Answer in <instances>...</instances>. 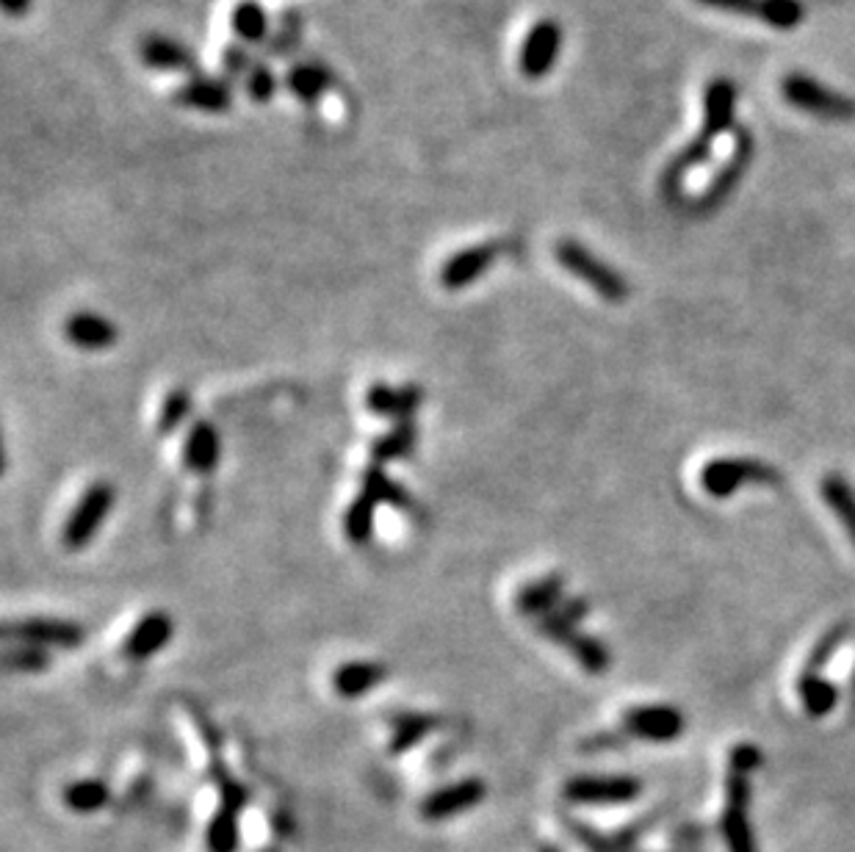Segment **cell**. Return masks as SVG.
Here are the masks:
<instances>
[{"mask_svg":"<svg viewBox=\"0 0 855 852\" xmlns=\"http://www.w3.org/2000/svg\"><path fill=\"white\" fill-rule=\"evenodd\" d=\"M736 116V87L729 78H718L703 92V127L701 136L718 142L723 133L734 127Z\"/></svg>","mask_w":855,"mask_h":852,"instance_id":"9a60e30c","label":"cell"},{"mask_svg":"<svg viewBox=\"0 0 855 852\" xmlns=\"http://www.w3.org/2000/svg\"><path fill=\"white\" fill-rule=\"evenodd\" d=\"M47 662H51V657H47V653L36 646L25 648V651H12L7 657L9 668L23 670V673H36V670L47 668Z\"/></svg>","mask_w":855,"mask_h":852,"instance_id":"ab89813d","label":"cell"},{"mask_svg":"<svg viewBox=\"0 0 855 852\" xmlns=\"http://www.w3.org/2000/svg\"><path fill=\"white\" fill-rule=\"evenodd\" d=\"M554 258H557V264L563 266L565 271H570V274L579 277L581 282H587L601 300L612 302V305H620V302L629 300L626 277L620 274L618 269H612L607 260L598 258L596 253H590L585 244L574 242V238H563V242L554 247Z\"/></svg>","mask_w":855,"mask_h":852,"instance_id":"6da1fadb","label":"cell"},{"mask_svg":"<svg viewBox=\"0 0 855 852\" xmlns=\"http://www.w3.org/2000/svg\"><path fill=\"white\" fill-rule=\"evenodd\" d=\"M437 720L430 715H402L393 720V742L391 753H404L413 744H419L421 739L430 731H435Z\"/></svg>","mask_w":855,"mask_h":852,"instance_id":"836d02e7","label":"cell"},{"mask_svg":"<svg viewBox=\"0 0 855 852\" xmlns=\"http://www.w3.org/2000/svg\"><path fill=\"white\" fill-rule=\"evenodd\" d=\"M563 601H565V576H559V573H548V576L526 584V587L518 593L515 604L521 615L543 617L548 615V612L557 609Z\"/></svg>","mask_w":855,"mask_h":852,"instance_id":"44dd1931","label":"cell"},{"mask_svg":"<svg viewBox=\"0 0 855 852\" xmlns=\"http://www.w3.org/2000/svg\"><path fill=\"white\" fill-rule=\"evenodd\" d=\"M208 850L211 852H236L238 850V811L222 806L216 817L208 825Z\"/></svg>","mask_w":855,"mask_h":852,"instance_id":"1f68e13d","label":"cell"},{"mask_svg":"<svg viewBox=\"0 0 855 852\" xmlns=\"http://www.w3.org/2000/svg\"><path fill=\"white\" fill-rule=\"evenodd\" d=\"M488 795V786L479 781V777H465L452 786H443V789L432 792L424 803H421V817L426 822H443V819H452L457 814L471 811Z\"/></svg>","mask_w":855,"mask_h":852,"instance_id":"9c48e42d","label":"cell"},{"mask_svg":"<svg viewBox=\"0 0 855 852\" xmlns=\"http://www.w3.org/2000/svg\"><path fill=\"white\" fill-rule=\"evenodd\" d=\"M62 800L75 814H98L109 806L111 792L98 777H84V781H75L62 792Z\"/></svg>","mask_w":855,"mask_h":852,"instance_id":"4316f807","label":"cell"},{"mask_svg":"<svg viewBox=\"0 0 855 852\" xmlns=\"http://www.w3.org/2000/svg\"><path fill=\"white\" fill-rule=\"evenodd\" d=\"M568 648H570V653H574L576 662H579L581 668H585L587 673H592V675L607 673L609 662H612V659H609L607 646H603L601 639L587 637V634H576V637L570 639Z\"/></svg>","mask_w":855,"mask_h":852,"instance_id":"d590c367","label":"cell"},{"mask_svg":"<svg viewBox=\"0 0 855 852\" xmlns=\"http://www.w3.org/2000/svg\"><path fill=\"white\" fill-rule=\"evenodd\" d=\"M244 87H247V94L255 100V103H269L271 98L277 94V76L275 69H271L269 61H260L249 69V76L244 78Z\"/></svg>","mask_w":855,"mask_h":852,"instance_id":"8d00e7d4","label":"cell"},{"mask_svg":"<svg viewBox=\"0 0 855 852\" xmlns=\"http://www.w3.org/2000/svg\"><path fill=\"white\" fill-rule=\"evenodd\" d=\"M175 634V623L167 612H149L142 620L136 623L131 634L125 639V657L133 662H142V659L155 657L167 646Z\"/></svg>","mask_w":855,"mask_h":852,"instance_id":"2e32d148","label":"cell"},{"mask_svg":"<svg viewBox=\"0 0 855 852\" xmlns=\"http://www.w3.org/2000/svg\"><path fill=\"white\" fill-rule=\"evenodd\" d=\"M219 455H222V451H219L216 429H213L208 421H197V424L191 426V433L184 446L186 468H191V471L197 473H206L216 466Z\"/></svg>","mask_w":855,"mask_h":852,"instance_id":"d4e9b609","label":"cell"},{"mask_svg":"<svg viewBox=\"0 0 855 852\" xmlns=\"http://www.w3.org/2000/svg\"><path fill=\"white\" fill-rule=\"evenodd\" d=\"M623 726L645 742H673L684 733V715L676 706H637L626 711Z\"/></svg>","mask_w":855,"mask_h":852,"instance_id":"4fadbf2b","label":"cell"},{"mask_svg":"<svg viewBox=\"0 0 855 852\" xmlns=\"http://www.w3.org/2000/svg\"><path fill=\"white\" fill-rule=\"evenodd\" d=\"M335 78L322 61H313V58H302V61H293L286 72V87L293 98L302 105H317L324 94L333 89Z\"/></svg>","mask_w":855,"mask_h":852,"instance_id":"d6986e66","label":"cell"},{"mask_svg":"<svg viewBox=\"0 0 855 852\" xmlns=\"http://www.w3.org/2000/svg\"><path fill=\"white\" fill-rule=\"evenodd\" d=\"M173 100L184 109L206 111V114H222L233 105V83L224 76H191L186 83L175 89Z\"/></svg>","mask_w":855,"mask_h":852,"instance_id":"7c38bea8","label":"cell"},{"mask_svg":"<svg viewBox=\"0 0 855 852\" xmlns=\"http://www.w3.org/2000/svg\"><path fill=\"white\" fill-rule=\"evenodd\" d=\"M590 615V601L587 598H568L554 612L543 615L537 620V631L543 637L554 639L559 646H570V639L579 634V623Z\"/></svg>","mask_w":855,"mask_h":852,"instance_id":"ffe728a7","label":"cell"},{"mask_svg":"<svg viewBox=\"0 0 855 852\" xmlns=\"http://www.w3.org/2000/svg\"><path fill=\"white\" fill-rule=\"evenodd\" d=\"M729 766L736 775H751L753 770L762 766V750L753 748V744H736L729 755Z\"/></svg>","mask_w":855,"mask_h":852,"instance_id":"60d3db41","label":"cell"},{"mask_svg":"<svg viewBox=\"0 0 855 852\" xmlns=\"http://www.w3.org/2000/svg\"><path fill=\"white\" fill-rule=\"evenodd\" d=\"M64 335H67L69 344L84 351L111 349V346L116 344V338H120L114 324L92 311L73 313V316L67 318V324H64Z\"/></svg>","mask_w":855,"mask_h":852,"instance_id":"e0dca14e","label":"cell"},{"mask_svg":"<svg viewBox=\"0 0 855 852\" xmlns=\"http://www.w3.org/2000/svg\"><path fill=\"white\" fill-rule=\"evenodd\" d=\"M703 7L720 9L742 18H756L773 29L789 31L803 23L806 9L800 0H701Z\"/></svg>","mask_w":855,"mask_h":852,"instance_id":"ba28073f","label":"cell"},{"mask_svg":"<svg viewBox=\"0 0 855 852\" xmlns=\"http://www.w3.org/2000/svg\"><path fill=\"white\" fill-rule=\"evenodd\" d=\"M388 675L385 664L379 662H346L335 670V690L341 697H363L366 692H371L374 686H379Z\"/></svg>","mask_w":855,"mask_h":852,"instance_id":"cb8c5ba5","label":"cell"},{"mask_svg":"<svg viewBox=\"0 0 855 852\" xmlns=\"http://www.w3.org/2000/svg\"><path fill=\"white\" fill-rule=\"evenodd\" d=\"M643 795V784L632 775H576L563 786V797L576 806H623Z\"/></svg>","mask_w":855,"mask_h":852,"instance_id":"5b68a950","label":"cell"},{"mask_svg":"<svg viewBox=\"0 0 855 852\" xmlns=\"http://www.w3.org/2000/svg\"><path fill=\"white\" fill-rule=\"evenodd\" d=\"M116 504V490L109 482H95L87 493L81 495V502L75 504L73 515L67 518L62 531V542L69 551H81L89 542L95 540V535L100 531L103 520L109 518V513Z\"/></svg>","mask_w":855,"mask_h":852,"instance_id":"277c9868","label":"cell"},{"mask_svg":"<svg viewBox=\"0 0 855 852\" xmlns=\"http://www.w3.org/2000/svg\"><path fill=\"white\" fill-rule=\"evenodd\" d=\"M31 7V0H3V9H7L9 14H25Z\"/></svg>","mask_w":855,"mask_h":852,"instance_id":"b9f144b4","label":"cell"},{"mask_svg":"<svg viewBox=\"0 0 855 852\" xmlns=\"http://www.w3.org/2000/svg\"><path fill=\"white\" fill-rule=\"evenodd\" d=\"M540 852H559V850H554V847H543V850H540Z\"/></svg>","mask_w":855,"mask_h":852,"instance_id":"ee69618b","label":"cell"},{"mask_svg":"<svg viewBox=\"0 0 855 852\" xmlns=\"http://www.w3.org/2000/svg\"><path fill=\"white\" fill-rule=\"evenodd\" d=\"M191 410V396L186 391H173L167 396V402H164V410H162V418H158V426H162V433H175L180 424L186 421V415H189Z\"/></svg>","mask_w":855,"mask_h":852,"instance_id":"f35d334b","label":"cell"},{"mask_svg":"<svg viewBox=\"0 0 855 852\" xmlns=\"http://www.w3.org/2000/svg\"><path fill=\"white\" fill-rule=\"evenodd\" d=\"M7 634L25 639L36 648H67V651L78 648L87 639L78 623L58 620V617H29V620L12 623Z\"/></svg>","mask_w":855,"mask_h":852,"instance_id":"8fae6325","label":"cell"},{"mask_svg":"<svg viewBox=\"0 0 855 852\" xmlns=\"http://www.w3.org/2000/svg\"><path fill=\"white\" fill-rule=\"evenodd\" d=\"M421 402H424V391L419 385H404L397 391L385 382H374L366 393L368 413L393 421H410V415L421 407Z\"/></svg>","mask_w":855,"mask_h":852,"instance_id":"ac0fdd59","label":"cell"},{"mask_svg":"<svg viewBox=\"0 0 855 852\" xmlns=\"http://www.w3.org/2000/svg\"><path fill=\"white\" fill-rule=\"evenodd\" d=\"M850 708H853V715H855V675H853V695H850Z\"/></svg>","mask_w":855,"mask_h":852,"instance_id":"7bdbcfd3","label":"cell"},{"mask_svg":"<svg viewBox=\"0 0 855 852\" xmlns=\"http://www.w3.org/2000/svg\"><path fill=\"white\" fill-rule=\"evenodd\" d=\"M258 64V58L249 53L247 45H242V42H233V45H227L222 51V72L227 81H238V78H247L249 76V69Z\"/></svg>","mask_w":855,"mask_h":852,"instance_id":"74e56055","label":"cell"},{"mask_svg":"<svg viewBox=\"0 0 855 852\" xmlns=\"http://www.w3.org/2000/svg\"><path fill=\"white\" fill-rule=\"evenodd\" d=\"M781 473L762 460L751 457H723L703 466L701 487L714 498H729L742 484H778Z\"/></svg>","mask_w":855,"mask_h":852,"instance_id":"3957f363","label":"cell"},{"mask_svg":"<svg viewBox=\"0 0 855 852\" xmlns=\"http://www.w3.org/2000/svg\"><path fill=\"white\" fill-rule=\"evenodd\" d=\"M747 806H751V784L747 775H736L731 772L729 784H725V811L720 819V830L729 844V852H758L756 836H753L751 817H747Z\"/></svg>","mask_w":855,"mask_h":852,"instance_id":"8992f818","label":"cell"},{"mask_svg":"<svg viewBox=\"0 0 855 852\" xmlns=\"http://www.w3.org/2000/svg\"><path fill=\"white\" fill-rule=\"evenodd\" d=\"M230 29L242 45H266L271 36V18L258 0H238L230 14Z\"/></svg>","mask_w":855,"mask_h":852,"instance_id":"7402d4cb","label":"cell"},{"mask_svg":"<svg viewBox=\"0 0 855 852\" xmlns=\"http://www.w3.org/2000/svg\"><path fill=\"white\" fill-rule=\"evenodd\" d=\"M822 498H825L828 507L833 509V515L839 518V524L847 529L850 540H853L855 546V490L853 484L847 482V479L842 477V473H828L825 479H822Z\"/></svg>","mask_w":855,"mask_h":852,"instance_id":"484cf974","label":"cell"},{"mask_svg":"<svg viewBox=\"0 0 855 852\" xmlns=\"http://www.w3.org/2000/svg\"><path fill=\"white\" fill-rule=\"evenodd\" d=\"M850 634H853V626H850V623H836L831 631L822 634L820 642L814 646V651H811L809 659H806L803 673H820V670L836 657V651H842V646L850 639Z\"/></svg>","mask_w":855,"mask_h":852,"instance_id":"e575fe53","label":"cell"},{"mask_svg":"<svg viewBox=\"0 0 855 852\" xmlns=\"http://www.w3.org/2000/svg\"><path fill=\"white\" fill-rule=\"evenodd\" d=\"M302 29H304L302 12H299L297 7L282 9L280 18H277V25L271 29V36L264 45V56L280 58V61H288V58L297 56L299 45H302Z\"/></svg>","mask_w":855,"mask_h":852,"instance_id":"603a6c76","label":"cell"},{"mask_svg":"<svg viewBox=\"0 0 855 852\" xmlns=\"http://www.w3.org/2000/svg\"><path fill=\"white\" fill-rule=\"evenodd\" d=\"M142 61L149 69H162V72H184V76H200V67H197V56L191 47H186L184 42L169 40V36H144L142 47Z\"/></svg>","mask_w":855,"mask_h":852,"instance_id":"5bb4252c","label":"cell"},{"mask_svg":"<svg viewBox=\"0 0 855 852\" xmlns=\"http://www.w3.org/2000/svg\"><path fill=\"white\" fill-rule=\"evenodd\" d=\"M499 258V244H474L459 253H454L446 264L441 266V285L446 291H463L479 280Z\"/></svg>","mask_w":855,"mask_h":852,"instance_id":"30bf717a","label":"cell"},{"mask_svg":"<svg viewBox=\"0 0 855 852\" xmlns=\"http://www.w3.org/2000/svg\"><path fill=\"white\" fill-rule=\"evenodd\" d=\"M784 100L792 109L806 111L811 116H820L828 122H850L855 120V103L842 92H833L825 83L814 81L806 72H792L781 83Z\"/></svg>","mask_w":855,"mask_h":852,"instance_id":"7a4b0ae2","label":"cell"},{"mask_svg":"<svg viewBox=\"0 0 855 852\" xmlns=\"http://www.w3.org/2000/svg\"><path fill=\"white\" fill-rule=\"evenodd\" d=\"M379 504L368 495H357L355 502L346 507L344 515V535L352 546H366L374 535V515H377Z\"/></svg>","mask_w":855,"mask_h":852,"instance_id":"4dcf8cb0","label":"cell"},{"mask_svg":"<svg viewBox=\"0 0 855 852\" xmlns=\"http://www.w3.org/2000/svg\"><path fill=\"white\" fill-rule=\"evenodd\" d=\"M363 495L374 498L377 504H388V507H410V495L408 490L402 487L399 482H393L388 473L382 471L379 466H371L366 473H363Z\"/></svg>","mask_w":855,"mask_h":852,"instance_id":"f546056e","label":"cell"},{"mask_svg":"<svg viewBox=\"0 0 855 852\" xmlns=\"http://www.w3.org/2000/svg\"><path fill=\"white\" fill-rule=\"evenodd\" d=\"M800 700H803V708L809 711L811 717H828L836 708L839 703V690L831 684V681L822 679L820 673H803L800 675Z\"/></svg>","mask_w":855,"mask_h":852,"instance_id":"83f0119b","label":"cell"},{"mask_svg":"<svg viewBox=\"0 0 855 852\" xmlns=\"http://www.w3.org/2000/svg\"><path fill=\"white\" fill-rule=\"evenodd\" d=\"M751 150H753L751 136H747L745 131H740V145H736V156L731 158L729 167H725L723 172H720L718 178H714L712 189H709L707 197H703V200H701V208L718 205V202H723L725 197L731 194V189H734L736 178H740V175L745 172V164H747V158H751Z\"/></svg>","mask_w":855,"mask_h":852,"instance_id":"f1b7e54d","label":"cell"},{"mask_svg":"<svg viewBox=\"0 0 855 852\" xmlns=\"http://www.w3.org/2000/svg\"><path fill=\"white\" fill-rule=\"evenodd\" d=\"M559 51H563V25L557 20H537V23L529 29L526 40L521 45V58H518V67L526 78L540 81L546 78L554 69V64L559 61Z\"/></svg>","mask_w":855,"mask_h":852,"instance_id":"52a82bcc","label":"cell"},{"mask_svg":"<svg viewBox=\"0 0 855 852\" xmlns=\"http://www.w3.org/2000/svg\"><path fill=\"white\" fill-rule=\"evenodd\" d=\"M415 446V426L413 421H399L393 426L391 433L382 435V438L374 444L371 457L374 462H388V460H399V457L408 455L410 449Z\"/></svg>","mask_w":855,"mask_h":852,"instance_id":"d6a6232c","label":"cell"}]
</instances>
